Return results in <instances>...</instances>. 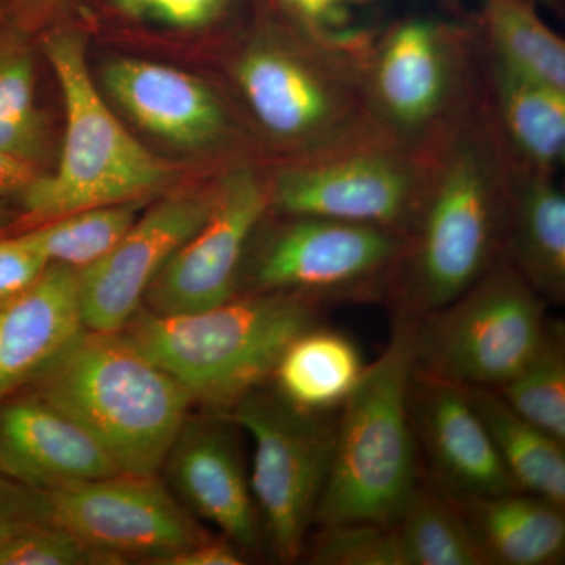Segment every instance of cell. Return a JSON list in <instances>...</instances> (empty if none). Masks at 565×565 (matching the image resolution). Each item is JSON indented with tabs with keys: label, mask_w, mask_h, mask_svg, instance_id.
<instances>
[{
	"label": "cell",
	"mask_w": 565,
	"mask_h": 565,
	"mask_svg": "<svg viewBox=\"0 0 565 565\" xmlns=\"http://www.w3.org/2000/svg\"><path fill=\"white\" fill-rule=\"evenodd\" d=\"M50 266L28 233L0 237V303L29 291Z\"/></svg>",
	"instance_id": "d6a6232c"
},
{
	"label": "cell",
	"mask_w": 565,
	"mask_h": 565,
	"mask_svg": "<svg viewBox=\"0 0 565 565\" xmlns=\"http://www.w3.org/2000/svg\"><path fill=\"white\" fill-rule=\"evenodd\" d=\"M243 550L226 537H210L200 544L163 557L156 565H243Z\"/></svg>",
	"instance_id": "d590c367"
},
{
	"label": "cell",
	"mask_w": 565,
	"mask_h": 565,
	"mask_svg": "<svg viewBox=\"0 0 565 565\" xmlns=\"http://www.w3.org/2000/svg\"><path fill=\"white\" fill-rule=\"evenodd\" d=\"M21 392L96 441L120 473L156 476L188 419L191 394L120 332L85 330Z\"/></svg>",
	"instance_id": "3957f363"
},
{
	"label": "cell",
	"mask_w": 565,
	"mask_h": 565,
	"mask_svg": "<svg viewBox=\"0 0 565 565\" xmlns=\"http://www.w3.org/2000/svg\"><path fill=\"white\" fill-rule=\"evenodd\" d=\"M494 392L516 414L565 444L564 323L548 321L533 355Z\"/></svg>",
	"instance_id": "83f0119b"
},
{
	"label": "cell",
	"mask_w": 565,
	"mask_h": 565,
	"mask_svg": "<svg viewBox=\"0 0 565 565\" xmlns=\"http://www.w3.org/2000/svg\"><path fill=\"white\" fill-rule=\"evenodd\" d=\"M473 21L498 61L565 92V41L542 20L534 0H481Z\"/></svg>",
	"instance_id": "d4e9b609"
},
{
	"label": "cell",
	"mask_w": 565,
	"mask_h": 565,
	"mask_svg": "<svg viewBox=\"0 0 565 565\" xmlns=\"http://www.w3.org/2000/svg\"><path fill=\"white\" fill-rule=\"evenodd\" d=\"M274 214L277 223L264 218L253 234L237 294H297L323 305L385 297L407 236L321 215Z\"/></svg>",
	"instance_id": "30bf717a"
},
{
	"label": "cell",
	"mask_w": 565,
	"mask_h": 565,
	"mask_svg": "<svg viewBox=\"0 0 565 565\" xmlns=\"http://www.w3.org/2000/svg\"><path fill=\"white\" fill-rule=\"evenodd\" d=\"M412 427L423 445L430 482L455 501L515 492L467 386L414 373Z\"/></svg>",
	"instance_id": "9a60e30c"
},
{
	"label": "cell",
	"mask_w": 565,
	"mask_h": 565,
	"mask_svg": "<svg viewBox=\"0 0 565 565\" xmlns=\"http://www.w3.org/2000/svg\"><path fill=\"white\" fill-rule=\"evenodd\" d=\"M270 210L269 180L258 163L243 161L223 170L214 181L206 221L147 292L151 313H189L236 296L248 244Z\"/></svg>",
	"instance_id": "7c38bea8"
},
{
	"label": "cell",
	"mask_w": 565,
	"mask_h": 565,
	"mask_svg": "<svg viewBox=\"0 0 565 565\" xmlns=\"http://www.w3.org/2000/svg\"><path fill=\"white\" fill-rule=\"evenodd\" d=\"M511 156L486 102L435 154L433 178L385 297L419 319L505 256Z\"/></svg>",
	"instance_id": "6da1fadb"
},
{
	"label": "cell",
	"mask_w": 565,
	"mask_h": 565,
	"mask_svg": "<svg viewBox=\"0 0 565 565\" xmlns=\"http://www.w3.org/2000/svg\"><path fill=\"white\" fill-rule=\"evenodd\" d=\"M111 17L163 31H215L236 17L244 0H103Z\"/></svg>",
	"instance_id": "f1b7e54d"
},
{
	"label": "cell",
	"mask_w": 565,
	"mask_h": 565,
	"mask_svg": "<svg viewBox=\"0 0 565 565\" xmlns=\"http://www.w3.org/2000/svg\"><path fill=\"white\" fill-rule=\"evenodd\" d=\"M0 120L43 126L31 55L18 36L0 39Z\"/></svg>",
	"instance_id": "1f68e13d"
},
{
	"label": "cell",
	"mask_w": 565,
	"mask_h": 565,
	"mask_svg": "<svg viewBox=\"0 0 565 565\" xmlns=\"http://www.w3.org/2000/svg\"><path fill=\"white\" fill-rule=\"evenodd\" d=\"M455 503L462 512L486 565L564 563L563 505L522 490Z\"/></svg>",
	"instance_id": "7402d4cb"
},
{
	"label": "cell",
	"mask_w": 565,
	"mask_h": 565,
	"mask_svg": "<svg viewBox=\"0 0 565 565\" xmlns=\"http://www.w3.org/2000/svg\"><path fill=\"white\" fill-rule=\"evenodd\" d=\"M482 79L487 110L511 158L556 173L565 159V92L504 65L484 44Z\"/></svg>",
	"instance_id": "ffe728a7"
},
{
	"label": "cell",
	"mask_w": 565,
	"mask_h": 565,
	"mask_svg": "<svg viewBox=\"0 0 565 565\" xmlns=\"http://www.w3.org/2000/svg\"><path fill=\"white\" fill-rule=\"evenodd\" d=\"M120 557L103 552L65 527L44 523L0 546V565H115Z\"/></svg>",
	"instance_id": "4dcf8cb0"
},
{
	"label": "cell",
	"mask_w": 565,
	"mask_h": 565,
	"mask_svg": "<svg viewBox=\"0 0 565 565\" xmlns=\"http://www.w3.org/2000/svg\"><path fill=\"white\" fill-rule=\"evenodd\" d=\"M435 154L374 131L280 161L267 173L273 210L381 226L408 237L429 189Z\"/></svg>",
	"instance_id": "ba28073f"
},
{
	"label": "cell",
	"mask_w": 565,
	"mask_h": 565,
	"mask_svg": "<svg viewBox=\"0 0 565 565\" xmlns=\"http://www.w3.org/2000/svg\"><path fill=\"white\" fill-rule=\"evenodd\" d=\"M218 415L250 435V487L264 539L280 563H296L329 481L337 418L299 411L263 386Z\"/></svg>",
	"instance_id": "8fae6325"
},
{
	"label": "cell",
	"mask_w": 565,
	"mask_h": 565,
	"mask_svg": "<svg viewBox=\"0 0 565 565\" xmlns=\"http://www.w3.org/2000/svg\"><path fill=\"white\" fill-rule=\"evenodd\" d=\"M43 150V126L0 120V151L35 162Z\"/></svg>",
	"instance_id": "8d00e7d4"
},
{
	"label": "cell",
	"mask_w": 565,
	"mask_h": 565,
	"mask_svg": "<svg viewBox=\"0 0 565 565\" xmlns=\"http://www.w3.org/2000/svg\"><path fill=\"white\" fill-rule=\"evenodd\" d=\"M120 473L102 446L29 392L0 403V475L47 492Z\"/></svg>",
	"instance_id": "ac0fdd59"
},
{
	"label": "cell",
	"mask_w": 565,
	"mask_h": 565,
	"mask_svg": "<svg viewBox=\"0 0 565 565\" xmlns=\"http://www.w3.org/2000/svg\"><path fill=\"white\" fill-rule=\"evenodd\" d=\"M275 9L311 31L345 33L353 31L355 0H269Z\"/></svg>",
	"instance_id": "e575fe53"
},
{
	"label": "cell",
	"mask_w": 565,
	"mask_h": 565,
	"mask_svg": "<svg viewBox=\"0 0 565 565\" xmlns=\"http://www.w3.org/2000/svg\"><path fill=\"white\" fill-rule=\"evenodd\" d=\"M55 6H66V3L74 2V0H50Z\"/></svg>",
	"instance_id": "ab89813d"
},
{
	"label": "cell",
	"mask_w": 565,
	"mask_h": 565,
	"mask_svg": "<svg viewBox=\"0 0 565 565\" xmlns=\"http://www.w3.org/2000/svg\"><path fill=\"white\" fill-rule=\"evenodd\" d=\"M39 177L35 166L28 159L0 151V199L21 193Z\"/></svg>",
	"instance_id": "74e56055"
},
{
	"label": "cell",
	"mask_w": 565,
	"mask_h": 565,
	"mask_svg": "<svg viewBox=\"0 0 565 565\" xmlns=\"http://www.w3.org/2000/svg\"><path fill=\"white\" fill-rule=\"evenodd\" d=\"M323 303L297 294L239 292L189 313H137L122 337L191 394L223 414L270 381L297 334L321 323Z\"/></svg>",
	"instance_id": "277c9868"
},
{
	"label": "cell",
	"mask_w": 565,
	"mask_h": 565,
	"mask_svg": "<svg viewBox=\"0 0 565 565\" xmlns=\"http://www.w3.org/2000/svg\"><path fill=\"white\" fill-rule=\"evenodd\" d=\"M43 46L61 85L66 131L55 172L39 174L21 193L25 214L41 223L87 207L136 202L166 188L174 177L172 163L145 148L104 102L81 32L52 29Z\"/></svg>",
	"instance_id": "52a82bcc"
},
{
	"label": "cell",
	"mask_w": 565,
	"mask_h": 565,
	"mask_svg": "<svg viewBox=\"0 0 565 565\" xmlns=\"http://www.w3.org/2000/svg\"><path fill=\"white\" fill-rule=\"evenodd\" d=\"M366 364L348 334L321 323L286 345L270 381L286 403L310 414H333L359 384Z\"/></svg>",
	"instance_id": "603a6c76"
},
{
	"label": "cell",
	"mask_w": 565,
	"mask_h": 565,
	"mask_svg": "<svg viewBox=\"0 0 565 565\" xmlns=\"http://www.w3.org/2000/svg\"><path fill=\"white\" fill-rule=\"evenodd\" d=\"M111 98L140 128L193 151L232 145V111L206 82L161 63L117 58L104 71Z\"/></svg>",
	"instance_id": "e0dca14e"
},
{
	"label": "cell",
	"mask_w": 565,
	"mask_h": 565,
	"mask_svg": "<svg viewBox=\"0 0 565 565\" xmlns=\"http://www.w3.org/2000/svg\"><path fill=\"white\" fill-rule=\"evenodd\" d=\"M44 523H50L46 494L0 475V546Z\"/></svg>",
	"instance_id": "836d02e7"
},
{
	"label": "cell",
	"mask_w": 565,
	"mask_h": 565,
	"mask_svg": "<svg viewBox=\"0 0 565 565\" xmlns=\"http://www.w3.org/2000/svg\"><path fill=\"white\" fill-rule=\"evenodd\" d=\"M545 308L544 297L504 256L452 302L415 319V373L500 388L541 343Z\"/></svg>",
	"instance_id": "9c48e42d"
},
{
	"label": "cell",
	"mask_w": 565,
	"mask_h": 565,
	"mask_svg": "<svg viewBox=\"0 0 565 565\" xmlns=\"http://www.w3.org/2000/svg\"><path fill=\"white\" fill-rule=\"evenodd\" d=\"M555 177L511 158L505 256L546 302L564 303L565 196Z\"/></svg>",
	"instance_id": "44dd1931"
},
{
	"label": "cell",
	"mask_w": 565,
	"mask_h": 565,
	"mask_svg": "<svg viewBox=\"0 0 565 565\" xmlns=\"http://www.w3.org/2000/svg\"><path fill=\"white\" fill-rule=\"evenodd\" d=\"M364 90L379 132L434 154L484 104L482 43L473 18L419 14L373 32Z\"/></svg>",
	"instance_id": "8992f818"
},
{
	"label": "cell",
	"mask_w": 565,
	"mask_h": 565,
	"mask_svg": "<svg viewBox=\"0 0 565 565\" xmlns=\"http://www.w3.org/2000/svg\"><path fill=\"white\" fill-rule=\"evenodd\" d=\"M318 565H405L396 526L344 523L322 526L310 550Z\"/></svg>",
	"instance_id": "f546056e"
},
{
	"label": "cell",
	"mask_w": 565,
	"mask_h": 565,
	"mask_svg": "<svg viewBox=\"0 0 565 565\" xmlns=\"http://www.w3.org/2000/svg\"><path fill=\"white\" fill-rule=\"evenodd\" d=\"M163 467L193 514L221 530L243 552L262 548L264 535L230 422L221 415L185 419Z\"/></svg>",
	"instance_id": "2e32d148"
},
{
	"label": "cell",
	"mask_w": 565,
	"mask_h": 565,
	"mask_svg": "<svg viewBox=\"0 0 565 565\" xmlns=\"http://www.w3.org/2000/svg\"><path fill=\"white\" fill-rule=\"evenodd\" d=\"M262 21L228 65L230 79L281 161L377 131L367 109L364 57L373 32L311 31L263 0Z\"/></svg>",
	"instance_id": "7a4b0ae2"
},
{
	"label": "cell",
	"mask_w": 565,
	"mask_h": 565,
	"mask_svg": "<svg viewBox=\"0 0 565 565\" xmlns=\"http://www.w3.org/2000/svg\"><path fill=\"white\" fill-rule=\"evenodd\" d=\"M44 494L50 523L125 563L156 564L210 539L156 476L118 473Z\"/></svg>",
	"instance_id": "4fadbf2b"
},
{
	"label": "cell",
	"mask_w": 565,
	"mask_h": 565,
	"mask_svg": "<svg viewBox=\"0 0 565 565\" xmlns=\"http://www.w3.org/2000/svg\"><path fill=\"white\" fill-rule=\"evenodd\" d=\"M366 2H373V0H355L356 6H359V3H366Z\"/></svg>",
	"instance_id": "60d3db41"
},
{
	"label": "cell",
	"mask_w": 565,
	"mask_h": 565,
	"mask_svg": "<svg viewBox=\"0 0 565 565\" xmlns=\"http://www.w3.org/2000/svg\"><path fill=\"white\" fill-rule=\"evenodd\" d=\"M505 471L522 492L565 508V444L490 388H468Z\"/></svg>",
	"instance_id": "cb8c5ba5"
},
{
	"label": "cell",
	"mask_w": 565,
	"mask_h": 565,
	"mask_svg": "<svg viewBox=\"0 0 565 565\" xmlns=\"http://www.w3.org/2000/svg\"><path fill=\"white\" fill-rule=\"evenodd\" d=\"M537 6H544L546 9L556 11V13H563L564 0H534Z\"/></svg>",
	"instance_id": "f35d334b"
},
{
	"label": "cell",
	"mask_w": 565,
	"mask_h": 565,
	"mask_svg": "<svg viewBox=\"0 0 565 565\" xmlns=\"http://www.w3.org/2000/svg\"><path fill=\"white\" fill-rule=\"evenodd\" d=\"M405 565H486L455 501L419 481L394 523Z\"/></svg>",
	"instance_id": "484cf974"
},
{
	"label": "cell",
	"mask_w": 565,
	"mask_h": 565,
	"mask_svg": "<svg viewBox=\"0 0 565 565\" xmlns=\"http://www.w3.org/2000/svg\"><path fill=\"white\" fill-rule=\"evenodd\" d=\"M415 319L396 315L392 338L341 407L329 481L316 523L394 525L419 484L412 427Z\"/></svg>",
	"instance_id": "5b68a950"
},
{
	"label": "cell",
	"mask_w": 565,
	"mask_h": 565,
	"mask_svg": "<svg viewBox=\"0 0 565 565\" xmlns=\"http://www.w3.org/2000/svg\"><path fill=\"white\" fill-rule=\"evenodd\" d=\"M214 182L204 192L170 196L140 215L98 263L79 273L85 329L118 333L139 313L141 300L167 263L210 214Z\"/></svg>",
	"instance_id": "5bb4252c"
},
{
	"label": "cell",
	"mask_w": 565,
	"mask_h": 565,
	"mask_svg": "<svg viewBox=\"0 0 565 565\" xmlns=\"http://www.w3.org/2000/svg\"><path fill=\"white\" fill-rule=\"evenodd\" d=\"M139 217L140 200H136L70 212L25 233L47 263L81 273L107 255Z\"/></svg>",
	"instance_id": "4316f807"
},
{
	"label": "cell",
	"mask_w": 565,
	"mask_h": 565,
	"mask_svg": "<svg viewBox=\"0 0 565 565\" xmlns=\"http://www.w3.org/2000/svg\"><path fill=\"white\" fill-rule=\"evenodd\" d=\"M79 273L51 264L29 291L0 303V403L39 377L85 332Z\"/></svg>",
	"instance_id": "d6986e66"
}]
</instances>
